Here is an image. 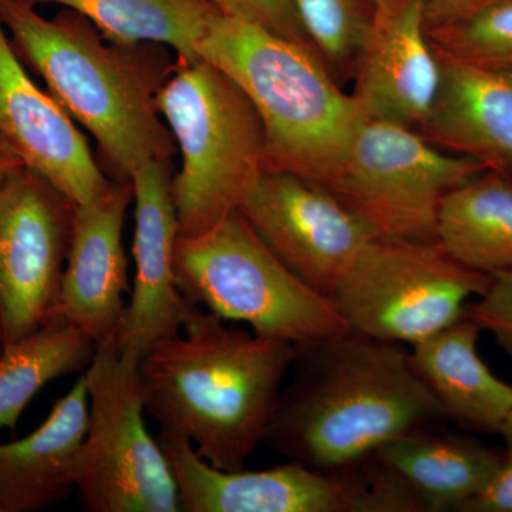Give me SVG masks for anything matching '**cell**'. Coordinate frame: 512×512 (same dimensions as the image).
Listing matches in <instances>:
<instances>
[{"mask_svg": "<svg viewBox=\"0 0 512 512\" xmlns=\"http://www.w3.org/2000/svg\"><path fill=\"white\" fill-rule=\"evenodd\" d=\"M296 346L229 328L192 303L178 335L138 359L146 413L224 471L242 470L264 444Z\"/></svg>", "mask_w": 512, "mask_h": 512, "instance_id": "6da1fadb", "label": "cell"}, {"mask_svg": "<svg viewBox=\"0 0 512 512\" xmlns=\"http://www.w3.org/2000/svg\"><path fill=\"white\" fill-rule=\"evenodd\" d=\"M291 370L264 444L313 470L355 466L444 417L399 343L349 330L296 346Z\"/></svg>", "mask_w": 512, "mask_h": 512, "instance_id": "7a4b0ae2", "label": "cell"}, {"mask_svg": "<svg viewBox=\"0 0 512 512\" xmlns=\"http://www.w3.org/2000/svg\"><path fill=\"white\" fill-rule=\"evenodd\" d=\"M0 19L20 59L97 141L113 180L130 181L148 161L173 160L177 146L157 104L177 62L168 47L117 45L74 10L45 18L26 0H8Z\"/></svg>", "mask_w": 512, "mask_h": 512, "instance_id": "3957f363", "label": "cell"}, {"mask_svg": "<svg viewBox=\"0 0 512 512\" xmlns=\"http://www.w3.org/2000/svg\"><path fill=\"white\" fill-rule=\"evenodd\" d=\"M198 56L227 73L254 104L265 130V168L326 185L366 116L318 53L218 13Z\"/></svg>", "mask_w": 512, "mask_h": 512, "instance_id": "277c9868", "label": "cell"}, {"mask_svg": "<svg viewBox=\"0 0 512 512\" xmlns=\"http://www.w3.org/2000/svg\"><path fill=\"white\" fill-rule=\"evenodd\" d=\"M181 154L173 175L180 237L238 211L265 168V130L244 90L204 59H177L157 97Z\"/></svg>", "mask_w": 512, "mask_h": 512, "instance_id": "5b68a950", "label": "cell"}, {"mask_svg": "<svg viewBox=\"0 0 512 512\" xmlns=\"http://www.w3.org/2000/svg\"><path fill=\"white\" fill-rule=\"evenodd\" d=\"M174 269L187 301L262 338L298 346L349 332L332 299L289 271L239 210L202 234L178 238Z\"/></svg>", "mask_w": 512, "mask_h": 512, "instance_id": "8992f818", "label": "cell"}, {"mask_svg": "<svg viewBox=\"0 0 512 512\" xmlns=\"http://www.w3.org/2000/svg\"><path fill=\"white\" fill-rule=\"evenodd\" d=\"M137 362L106 340L84 370L89 420L69 476L87 511H181L167 457L144 420Z\"/></svg>", "mask_w": 512, "mask_h": 512, "instance_id": "52a82bcc", "label": "cell"}, {"mask_svg": "<svg viewBox=\"0 0 512 512\" xmlns=\"http://www.w3.org/2000/svg\"><path fill=\"white\" fill-rule=\"evenodd\" d=\"M490 282L437 241L375 238L342 276L332 301L350 332L412 348L460 319Z\"/></svg>", "mask_w": 512, "mask_h": 512, "instance_id": "ba28073f", "label": "cell"}, {"mask_svg": "<svg viewBox=\"0 0 512 512\" xmlns=\"http://www.w3.org/2000/svg\"><path fill=\"white\" fill-rule=\"evenodd\" d=\"M484 170L412 127L365 116L335 177L323 187L379 238L436 241L444 195Z\"/></svg>", "mask_w": 512, "mask_h": 512, "instance_id": "9c48e42d", "label": "cell"}, {"mask_svg": "<svg viewBox=\"0 0 512 512\" xmlns=\"http://www.w3.org/2000/svg\"><path fill=\"white\" fill-rule=\"evenodd\" d=\"M76 204L20 165L0 188V340L3 349L52 319Z\"/></svg>", "mask_w": 512, "mask_h": 512, "instance_id": "30bf717a", "label": "cell"}, {"mask_svg": "<svg viewBox=\"0 0 512 512\" xmlns=\"http://www.w3.org/2000/svg\"><path fill=\"white\" fill-rule=\"evenodd\" d=\"M183 512H382L366 461L335 471L288 461L269 470L224 471L184 437H157Z\"/></svg>", "mask_w": 512, "mask_h": 512, "instance_id": "8fae6325", "label": "cell"}, {"mask_svg": "<svg viewBox=\"0 0 512 512\" xmlns=\"http://www.w3.org/2000/svg\"><path fill=\"white\" fill-rule=\"evenodd\" d=\"M239 212L289 271L330 299L357 255L379 238L328 188L288 171L264 168Z\"/></svg>", "mask_w": 512, "mask_h": 512, "instance_id": "7c38bea8", "label": "cell"}, {"mask_svg": "<svg viewBox=\"0 0 512 512\" xmlns=\"http://www.w3.org/2000/svg\"><path fill=\"white\" fill-rule=\"evenodd\" d=\"M130 181L136 202V278L119 328L110 340L117 352L140 359L183 330L192 303L184 298L175 279L180 228L171 188V161H148L134 171Z\"/></svg>", "mask_w": 512, "mask_h": 512, "instance_id": "4fadbf2b", "label": "cell"}, {"mask_svg": "<svg viewBox=\"0 0 512 512\" xmlns=\"http://www.w3.org/2000/svg\"><path fill=\"white\" fill-rule=\"evenodd\" d=\"M0 138L25 167L43 175L73 204H89L113 184L72 117L30 79L2 19Z\"/></svg>", "mask_w": 512, "mask_h": 512, "instance_id": "5bb4252c", "label": "cell"}, {"mask_svg": "<svg viewBox=\"0 0 512 512\" xmlns=\"http://www.w3.org/2000/svg\"><path fill=\"white\" fill-rule=\"evenodd\" d=\"M131 200V181L114 180L99 198L74 208L69 254L50 322L73 326L96 345L113 338L126 309L123 229Z\"/></svg>", "mask_w": 512, "mask_h": 512, "instance_id": "9a60e30c", "label": "cell"}, {"mask_svg": "<svg viewBox=\"0 0 512 512\" xmlns=\"http://www.w3.org/2000/svg\"><path fill=\"white\" fill-rule=\"evenodd\" d=\"M353 76L352 94L366 116L421 130L440 86L424 0H399L376 12Z\"/></svg>", "mask_w": 512, "mask_h": 512, "instance_id": "2e32d148", "label": "cell"}, {"mask_svg": "<svg viewBox=\"0 0 512 512\" xmlns=\"http://www.w3.org/2000/svg\"><path fill=\"white\" fill-rule=\"evenodd\" d=\"M437 55L439 92L420 133L448 153L512 175V69Z\"/></svg>", "mask_w": 512, "mask_h": 512, "instance_id": "e0dca14e", "label": "cell"}, {"mask_svg": "<svg viewBox=\"0 0 512 512\" xmlns=\"http://www.w3.org/2000/svg\"><path fill=\"white\" fill-rule=\"evenodd\" d=\"M87 420L89 397L80 375L35 431L0 443V512L49 510L74 493L69 466L86 434Z\"/></svg>", "mask_w": 512, "mask_h": 512, "instance_id": "ac0fdd59", "label": "cell"}, {"mask_svg": "<svg viewBox=\"0 0 512 512\" xmlns=\"http://www.w3.org/2000/svg\"><path fill=\"white\" fill-rule=\"evenodd\" d=\"M483 330L466 313L409 350L414 372L436 397L444 417L466 429L498 433L512 413V384L478 355Z\"/></svg>", "mask_w": 512, "mask_h": 512, "instance_id": "d6986e66", "label": "cell"}, {"mask_svg": "<svg viewBox=\"0 0 512 512\" xmlns=\"http://www.w3.org/2000/svg\"><path fill=\"white\" fill-rule=\"evenodd\" d=\"M373 456L407 484L424 511H460L483 490L503 461L477 441L412 431L384 444Z\"/></svg>", "mask_w": 512, "mask_h": 512, "instance_id": "ffe728a7", "label": "cell"}, {"mask_svg": "<svg viewBox=\"0 0 512 512\" xmlns=\"http://www.w3.org/2000/svg\"><path fill=\"white\" fill-rule=\"evenodd\" d=\"M436 241L480 274L512 272V177L484 170L448 191L437 212Z\"/></svg>", "mask_w": 512, "mask_h": 512, "instance_id": "44dd1931", "label": "cell"}, {"mask_svg": "<svg viewBox=\"0 0 512 512\" xmlns=\"http://www.w3.org/2000/svg\"><path fill=\"white\" fill-rule=\"evenodd\" d=\"M74 10L117 45L154 43L177 59L198 60V47L220 10L210 0H26Z\"/></svg>", "mask_w": 512, "mask_h": 512, "instance_id": "7402d4cb", "label": "cell"}, {"mask_svg": "<svg viewBox=\"0 0 512 512\" xmlns=\"http://www.w3.org/2000/svg\"><path fill=\"white\" fill-rule=\"evenodd\" d=\"M97 345L73 326L49 322L0 355V429L15 430L26 407L46 384L82 372Z\"/></svg>", "mask_w": 512, "mask_h": 512, "instance_id": "603a6c76", "label": "cell"}, {"mask_svg": "<svg viewBox=\"0 0 512 512\" xmlns=\"http://www.w3.org/2000/svg\"><path fill=\"white\" fill-rule=\"evenodd\" d=\"M299 18L333 77L355 74L376 10L370 0H293Z\"/></svg>", "mask_w": 512, "mask_h": 512, "instance_id": "cb8c5ba5", "label": "cell"}, {"mask_svg": "<svg viewBox=\"0 0 512 512\" xmlns=\"http://www.w3.org/2000/svg\"><path fill=\"white\" fill-rule=\"evenodd\" d=\"M441 55L512 69V0H501L453 25L427 30Z\"/></svg>", "mask_w": 512, "mask_h": 512, "instance_id": "d4e9b609", "label": "cell"}, {"mask_svg": "<svg viewBox=\"0 0 512 512\" xmlns=\"http://www.w3.org/2000/svg\"><path fill=\"white\" fill-rule=\"evenodd\" d=\"M210 2L220 10L222 15L245 20L259 28L291 39L293 42L301 43L318 53L299 18L293 0H210Z\"/></svg>", "mask_w": 512, "mask_h": 512, "instance_id": "484cf974", "label": "cell"}, {"mask_svg": "<svg viewBox=\"0 0 512 512\" xmlns=\"http://www.w3.org/2000/svg\"><path fill=\"white\" fill-rule=\"evenodd\" d=\"M464 313L494 336L512 363V272L491 276L483 295L468 302Z\"/></svg>", "mask_w": 512, "mask_h": 512, "instance_id": "4316f807", "label": "cell"}, {"mask_svg": "<svg viewBox=\"0 0 512 512\" xmlns=\"http://www.w3.org/2000/svg\"><path fill=\"white\" fill-rule=\"evenodd\" d=\"M460 511L512 512V450L505 451L494 476Z\"/></svg>", "mask_w": 512, "mask_h": 512, "instance_id": "83f0119b", "label": "cell"}, {"mask_svg": "<svg viewBox=\"0 0 512 512\" xmlns=\"http://www.w3.org/2000/svg\"><path fill=\"white\" fill-rule=\"evenodd\" d=\"M498 2L501 0H424L426 29L453 25Z\"/></svg>", "mask_w": 512, "mask_h": 512, "instance_id": "f1b7e54d", "label": "cell"}, {"mask_svg": "<svg viewBox=\"0 0 512 512\" xmlns=\"http://www.w3.org/2000/svg\"><path fill=\"white\" fill-rule=\"evenodd\" d=\"M20 165H23V163L20 161V158L16 156L15 151L0 138V188L5 184L6 178H8L16 168H19Z\"/></svg>", "mask_w": 512, "mask_h": 512, "instance_id": "f546056e", "label": "cell"}, {"mask_svg": "<svg viewBox=\"0 0 512 512\" xmlns=\"http://www.w3.org/2000/svg\"><path fill=\"white\" fill-rule=\"evenodd\" d=\"M501 436L505 441V446H507V450H512V413L508 420L505 421L503 429L500 431Z\"/></svg>", "mask_w": 512, "mask_h": 512, "instance_id": "4dcf8cb0", "label": "cell"}, {"mask_svg": "<svg viewBox=\"0 0 512 512\" xmlns=\"http://www.w3.org/2000/svg\"><path fill=\"white\" fill-rule=\"evenodd\" d=\"M370 2L375 6L376 12H382V10L392 8L399 0H370Z\"/></svg>", "mask_w": 512, "mask_h": 512, "instance_id": "1f68e13d", "label": "cell"}, {"mask_svg": "<svg viewBox=\"0 0 512 512\" xmlns=\"http://www.w3.org/2000/svg\"><path fill=\"white\" fill-rule=\"evenodd\" d=\"M8 2V0H0V8H2L5 3Z\"/></svg>", "mask_w": 512, "mask_h": 512, "instance_id": "d6a6232c", "label": "cell"}, {"mask_svg": "<svg viewBox=\"0 0 512 512\" xmlns=\"http://www.w3.org/2000/svg\"><path fill=\"white\" fill-rule=\"evenodd\" d=\"M3 352V343L2 340H0V355H2Z\"/></svg>", "mask_w": 512, "mask_h": 512, "instance_id": "836d02e7", "label": "cell"}]
</instances>
